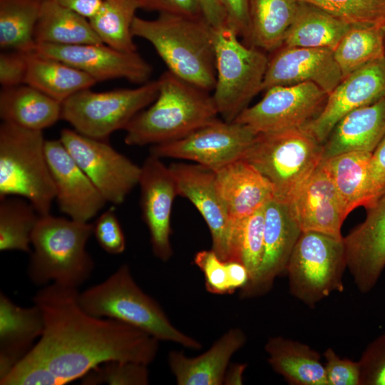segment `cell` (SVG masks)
Here are the masks:
<instances>
[{
    "mask_svg": "<svg viewBox=\"0 0 385 385\" xmlns=\"http://www.w3.org/2000/svg\"><path fill=\"white\" fill-rule=\"evenodd\" d=\"M366 210L364 222L343 237L346 268L362 294L373 289L385 269V190Z\"/></svg>",
    "mask_w": 385,
    "mask_h": 385,
    "instance_id": "obj_19",
    "label": "cell"
},
{
    "mask_svg": "<svg viewBox=\"0 0 385 385\" xmlns=\"http://www.w3.org/2000/svg\"><path fill=\"white\" fill-rule=\"evenodd\" d=\"M225 262L230 294L237 289H242L249 282V273L245 266L239 261L230 260Z\"/></svg>",
    "mask_w": 385,
    "mask_h": 385,
    "instance_id": "obj_51",
    "label": "cell"
},
{
    "mask_svg": "<svg viewBox=\"0 0 385 385\" xmlns=\"http://www.w3.org/2000/svg\"><path fill=\"white\" fill-rule=\"evenodd\" d=\"M77 288L53 282L33 297L43 316L44 330L28 353L46 365L61 385L81 379L111 360L149 365L159 340L135 327L88 314Z\"/></svg>",
    "mask_w": 385,
    "mask_h": 385,
    "instance_id": "obj_1",
    "label": "cell"
},
{
    "mask_svg": "<svg viewBox=\"0 0 385 385\" xmlns=\"http://www.w3.org/2000/svg\"><path fill=\"white\" fill-rule=\"evenodd\" d=\"M29 54L19 51H4L1 53L0 84L2 88L24 83Z\"/></svg>",
    "mask_w": 385,
    "mask_h": 385,
    "instance_id": "obj_46",
    "label": "cell"
},
{
    "mask_svg": "<svg viewBox=\"0 0 385 385\" xmlns=\"http://www.w3.org/2000/svg\"><path fill=\"white\" fill-rule=\"evenodd\" d=\"M327 385H360V367L358 361L340 358L329 347L324 352Z\"/></svg>",
    "mask_w": 385,
    "mask_h": 385,
    "instance_id": "obj_45",
    "label": "cell"
},
{
    "mask_svg": "<svg viewBox=\"0 0 385 385\" xmlns=\"http://www.w3.org/2000/svg\"><path fill=\"white\" fill-rule=\"evenodd\" d=\"M159 86L157 79L133 88L81 91L61 103V118L78 133L107 141L111 133L124 130L138 113L155 100Z\"/></svg>",
    "mask_w": 385,
    "mask_h": 385,
    "instance_id": "obj_10",
    "label": "cell"
},
{
    "mask_svg": "<svg viewBox=\"0 0 385 385\" xmlns=\"http://www.w3.org/2000/svg\"><path fill=\"white\" fill-rule=\"evenodd\" d=\"M289 205L302 232L343 238L341 230L347 215L322 162Z\"/></svg>",
    "mask_w": 385,
    "mask_h": 385,
    "instance_id": "obj_22",
    "label": "cell"
},
{
    "mask_svg": "<svg viewBox=\"0 0 385 385\" xmlns=\"http://www.w3.org/2000/svg\"><path fill=\"white\" fill-rule=\"evenodd\" d=\"M246 341L241 329L232 328L197 356L188 357L180 351H170L168 366L178 385H221L230 359Z\"/></svg>",
    "mask_w": 385,
    "mask_h": 385,
    "instance_id": "obj_23",
    "label": "cell"
},
{
    "mask_svg": "<svg viewBox=\"0 0 385 385\" xmlns=\"http://www.w3.org/2000/svg\"><path fill=\"white\" fill-rule=\"evenodd\" d=\"M61 6L70 9L88 20L100 10L103 0H54Z\"/></svg>",
    "mask_w": 385,
    "mask_h": 385,
    "instance_id": "obj_52",
    "label": "cell"
},
{
    "mask_svg": "<svg viewBox=\"0 0 385 385\" xmlns=\"http://www.w3.org/2000/svg\"><path fill=\"white\" fill-rule=\"evenodd\" d=\"M323 143L303 128L258 133L242 159L272 185L274 198L290 203L322 161Z\"/></svg>",
    "mask_w": 385,
    "mask_h": 385,
    "instance_id": "obj_6",
    "label": "cell"
},
{
    "mask_svg": "<svg viewBox=\"0 0 385 385\" xmlns=\"http://www.w3.org/2000/svg\"><path fill=\"white\" fill-rule=\"evenodd\" d=\"M264 228L265 206L247 217L232 220L230 260L245 266L249 282L256 277L262 260Z\"/></svg>",
    "mask_w": 385,
    "mask_h": 385,
    "instance_id": "obj_38",
    "label": "cell"
},
{
    "mask_svg": "<svg viewBox=\"0 0 385 385\" xmlns=\"http://www.w3.org/2000/svg\"><path fill=\"white\" fill-rule=\"evenodd\" d=\"M45 153L59 210L71 219L88 222L108 202L60 139L46 140Z\"/></svg>",
    "mask_w": 385,
    "mask_h": 385,
    "instance_id": "obj_20",
    "label": "cell"
},
{
    "mask_svg": "<svg viewBox=\"0 0 385 385\" xmlns=\"http://www.w3.org/2000/svg\"><path fill=\"white\" fill-rule=\"evenodd\" d=\"M256 135L245 125L217 119L182 138L151 145L150 154L190 160L215 172L242 159Z\"/></svg>",
    "mask_w": 385,
    "mask_h": 385,
    "instance_id": "obj_12",
    "label": "cell"
},
{
    "mask_svg": "<svg viewBox=\"0 0 385 385\" xmlns=\"http://www.w3.org/2000/svg\"><path fill=\"white\" fill-rule=\"evenodd\" d=\"M45 0H0V46L34 53V31Z\"/></svg>",
    "mask_w": 385,
    "mask_h": 385,
    "instance_id": "obj_34",
    "label": "cell"
},
{
    "mask_svg": "<svg viewBox=\"0 0 385 385\" xmlns=\"http://www.w3.org/2000/svg\"><path fill=\"white\" fill-rule=\"evenodd\" d=\"M302 232L288 203L273 197L265 204L262 260L256 277L240 289L241 297L266 294L275 279L286 274L291 254Z\"/></svg>",
    "mask_w": 385,
    "mask_h": 385,
    "instance_id": "obj_16",
    "label": "cell"
},
{
    "mask_svg": "<svg viewBox=\"0 0 385 385\" xmlns=\"http://www.w3.org/2000/svg\"><path fill=\"white\" fill-rule=\"evenodd\" d=\"M235 119L255 134L303 128L322 110L327 93L310 82L277 86Z\"/></svg>",
    "mask_w": 385,
    "mask_h": 385,
    "instance_id": "obj_13",
    "label": "cell"
},
{
    "mask_svg": "<svg viewBox=\"0 0 385 385\" xmlns=\"http://www.w3.org/2000/svg\"><path fill=\"white\" fill-rule=\"evenodd\" d=\"M148 365L111 360L103 362L88 372L81 379L83 385H147L149 383Z\"/></svg>",
    "mask_w": 385,
    "mask_h": 385,
    "instance_id": "obj_40",
    "label": "cell"
},
{
    "mask_svg": "<svg viewBox=\"0 0 385 385\" xmlns=\"http://www.w3.org/2000/svg\"><path fill=\"white\" fill-rule=\"evenodd\" d=\"M333 53L344 78L371 62L385 58L384 29L351 25Z\"/></svg>",
    "mask_w": 385,
    "mask_h": 385,
    "instance_id": "obj_35",
    "label": "cell"
},
{
    "mask_svg": "<svg viewBox=\"0 0 385 385\" xmlns=\"http://www.w3.org/2000/svg\"><path fill=\"white\" fill-rule=\"evenodd\" d=\"M139 8L192 18L203 17L198 0H136Z\"/></svg>",
    "mask_w": 385,
    "mask_h": 385,
    "instance_id": "obj_48",
    "label": "cell"
},
{
    "mask_svg": "<svg viewBox=\"0 0 385 385\" xmlns=\"http://www.w3.org/2000/svg\"><path fill=\"white\" fill-rule=\"evenodd\" d=\"M1 385H61L58 378L41 361L27 354L3 378Z\"/></svg>",
    "mask_w": 385,
    "mask_h": 385,
    "instance_id": "obj_41",
    "label": "cell"
},
{
    "mask_svg": "<svg viewBox=\"0 0 385 385\" xmlns=\"http://www.w3.org/2000/svg\"><path fill=\"white\" fill-rule=\"evenodd\" d=\"M343 78L332 50L281 46L269 59L262 91L310 82L328 95Z\"/></svg>",
    "mask_w": 385,
    "mask_h": 385,
    "instance_id": "obj_21",
    "label": "cell"
},
{
    "mask_svg": "<svg viewBox=\"0 0 385 385\" xmlns=\"http://www.w3.org/2000/svg\"><path fill=\"white\" fill-rule=\"evenodd\" d=\"M213 29L216 81L212 96L222 119L234 122L262 91L269 58L263 50L240 41L227 25Z\"/></svg>",
    "mask_w": 385,
    "mask_h": 385,
    "instance_id": "obj_8",
    "label": "cell"
},
{
    "mask_svg": "<svg viewBox=\"0 0 385 385\" xmlns=\"http://www.w3.org/2000/svg\"><path fill=\"white\" fill-rule=\"evenodd\" d=\"M0 117L4 122L43 131L61 118V103L27 84L2 88Z\"/></svg>",
    "mask_w": 385,
    "mask_h": 385,
    "instance_id": "obj_28",
    "label": "cell"
},
{
    "mask_svg": "<svg viewBox=\"0 0 385 385\" xmlns=\"http://www.w3.org/2000/svg\"><path fill=\"white\" fill-rule=\"evenodd\" d=\"M385 136V96L344 116L323 143L322 160L351 152L372 153Z\"/></svg>",
    "mask_w": 385,
    "mask_h": 385,
    "instance_id": "obj_26",
    "label": "cell"
},
{
    "mask_svg": "<svg viewBox=\"0 0 385 385\" xmlns=\"http://www.w3.org/2000/svg\"><path fill=\"white\" fill-rule=\"evenodd\" d=\"M43 330V316L37 305L19 307L1 292L0 379L31 350Z\"/></svg>",
    "mask_w": 385,
    "mask_h": 385,
    "instance_id": "obj_25",
    "label": "cell"
},
{
    "mask_svg": "<svg viewBox=\"0 0 385 385\" xmlns=\"http://www.w3.org/2000/svg\"><path fill=\"white\" fill-rule=\"evenodd\" d=\"M247 367L246 364H232L228 366L224 378L223 384L241 385L243 384V374Z\"/></svg>",
    "mask_w": 385,
    "mask_h": 385,
    "instance_id": "obj_53",
    "label": "cell"
},
{
    "mask_svg": "<svg viewBox=\"0 0 385 385\" xmlns=\"http://www.w3.org/2000/svg\"><path fill=\"white\" fill-rule=\"evenodd\" d=\"M41 130L4 122L0 125V200L26 199L40 216L50 213L56 188Z\"/></svg>",
    "mask_w": 385,
    "mask_h": 385,
    "instance_id": "obj_7",
    "label": "cell"
},
{
    "mask_svg": "<svg viewBox=\"0 0 385 385\" xmlns=\"http://www.w3.org/2000/svg\"><path fill=\"white\" fill-rule=\"evenodd\" d=\"M368 201L370 207L385 190V136L371 153L367 180Z\"/></svg>",
    "mask_w": 385,
    "mask_h": 385,
    "instance_id": "obj_47",
    "label": "cell"
},
{
    "mask_svg": "<svg viewBox=\"0 0 385 385\" xmlns=\"http://www.w3.org/2000/svg\"><path fill=\"white\" fill-rule=\"evenodd\" d=\"M384 33H385V29H384Z\"/></svg>",
    "mask_w": 385,
    "mask_h": 385,
    "instance_id": "obj_54",
    "label": "cell"
},
{
    "mask_svg": "<svg viewBox=\"0 0 385 385\" xmlns=\"http://www.w3.org/2000/svg\"><path fill=\"white\" fill-rule=\"evenodd\" d=\"M358 362L360 385H385V332L366 346Z\"/></svg>",
    "mask_w": 385,
    "mask_h": 385,
    "instance_id": "obj_42",
    "label": "cell"
},
{
    "mask_svg": "<svg viewBox=\"0 0 385 385\" xmlns=\"http://www.w3.org/2000/svg\"><path fill=\"white\" fill-rule=\"evenodd\" d=\"M0 200V250L31 253V235L40 215L24 197L9 196Z\"/></svg>",
    "mask_w": 385,
    "mask_h": 385,
    "instance_id": "obj_37",
    "label": "cell"
},
{
    "mask_svg": "<svg viewBox=\"0 0 385 385\" xmlns=\"http://www.w3.org/2000/svg\"><path fill=\"white\" fill-rule=\"evenodd\" d=\"M265 350L272 369L291 385H327L321 356L306 344L281 336L270 337Z\"/></svg>",
    "mask_w": 385,
    "mask_h": 385,
    "instance_id": "obj_27",
    "label": "cell"
},
{
    "mask_svg": "<svg viewBox=\"0 0 385 385\" xmlns=\"http://www.w3.org/2000/svg\"><path fill=\"white\" fill-rule=\"evenodd\" d=\"M36 43L81 45L103 43L89 20L54 0H45L37 21Z\"/></svg>",
    "mask_w": 385,
    "mask_h": 385,
    "instance_id": "obj_30",
    "label": "cell"
},
{
    "mask_svg": "<svg viewBox=\"0 0 385 385\" xmlns=\"http://www.w3.org/2000/svg\"><path fill=\"white\" fill-rule=\"evenodd\" d=\"M203 17L213 27L227 25L225 10L220 0H198Z\"/></svg>",
    "mask_w": 385,
    "mask_h": 385,
    "instance_id": "obj_50",
    "label": "cell"
},
{
    "mask_svg": "<svg viewBox=\"0 0 385 385\" xmlns=\"http://www.w3.org/2000/svg\"><path fill=\"white\" fill-rule=\"evenodd\" d=\"M178 195L189 200L205 221L212 250L224 262L231 259L232 220L215 186V172L198 164L172 163Z\"/></svg>",
    "mask_w": 385,
    "mask_h": 385,
    "instance_id": "obj_17",
    "label": "cell"
},
{
    "mask_svg": "<svg viewBox=\"0 0 385 385\" xmlns=\"http://www.w3.org/2000/svg\"><path fill=\"white\" fill-rule=\"evenodd\" d=\"M350 26L319 8L299 2L282 46L322 48L334 51Z\"/></svg>",
    "mask_w": 385,
    "mask_h": 385,
    "instance_id": "obj_31",
    "label": "cell"
},
{
    "mask_svg": "<svg viewBox=\"0 0 385 385\" xmlns=\"http://www.w3.org/2000/svg\"><path fill=\"white\" fill-rule=\"evenodd\" d=\"M346 259L343 238L302 232L286 274L290 294L310 308L334 292L344 291Z\"/></svg>",
    "mask_w": 385,
    "mask_h": 385,
    "instance_id": "obj_9",
    "label": "cell"
},
{
    "mask_svg": "<svg viewBox=\"0 0 385 385\" xmlns=\"http://www.w3.org/2000/svg\"><path fill=\"white\" fill-rule=\"evenodd\" d=\"M138 9L136 0H103L89 21L103 43L120 51L135 52L131 29Z\"/></svg>",
    "mask_w": 385,
    "mask_h": 385,
    "instance_id": "obj_36",
    "label": "cell"
},
{
    "mask_svg": "<svg viewBox=\"0 0 385 385\" xmlns=\"http://www.w3.org/2000/svg\"><path fill=\"white\" fill-rule=\"evenodd\" d=\"M319 8L349 25L385 29V0H298Z\"/></svg>",
    "mask_w": 385,
    "mask_h": 385,
    "instance_id": "obj_39",
    "label": "cell"
},
{
    "mask_svg": "<svg viewBox=\"0 0 385 385\" xmlns=\"http://www.w3.org/2000/svg\"><path fill=\"white\" fill-rule=\"evenodd\" d=\"M96 83L87 73L63 61L36 53L29 55L24 83L61 103Z\"/></svg>",
    "mask_w": 385,
    "mask_h": 385,
    "instance_id": "obj_29",
    "label": "cell"
},
{
    "mask_svg": "<svg viewBox=\"0 0 385 385\" xmlns=\"http://www.w3.org/2000/svg\"><path fill=\"white\" fill-rule=\"evenodd\" d=\"M158 79L160 86L155 100L124 129L125 144L153 145L176 140L218 119L209 91L168 70Z\"/></svg>",
    "mask_w": 385,
    "mask_h": 385,
    "instance_id": "obj_3",
    "label": "cell"
},
{
    "mask_svg": "<svg viewBox=\"0 0 385 385\" xmlns=\"http://www.w3.org/2000/svg\"><path fill=\"white\" fill-rule=\"evenodd\" d=\"M61 141L108 202L120 205L138 185L141 166L116 151L106 140L61 130Z\"/></svg>",
    "mask_w": 385,
    "mask_h": 385,
    "instance_id": "obj_11",
    "label": "cell"
},
{
    "mask_svg": "<svg viewBox=\"0 0 385 385\" xmlns=\"http://www.w3.org/2000/svg\"><path fill=\"white\" fill-rule=\"evenodd\" d=\"M93 234V223L41 216L31 235L34 251L28 275L36 285L53 282L78 288L91 275L94 262L86 245Z\"/></svg>",
    "mask_w": 385,
    "mask_h": 385,
    "instance_id": "obj_4",
    "label": "cell"
},
{
    "mask_svg": "<svg viewBox=\"0 0 385 385\" xmlns=\"http://www.w3.org/2000/svg\"><path fill=\"white\" fill-rule=\"evenodd\" d=\"M138 185L142 217L147 225L154 255L166 262L173 255L170 217L178 195L176 180L161 158L150 154L141 165Z\"/></svg>",
    "mask_w": 385,
    "mask_h": 385,
    "instance_id": "obj_15",
    "label": "cell"
},
{
    "mask_svg": "<svg viewBox=\"0 0 385 385\" xmlns=\"http://www.w3.org/2000/svg\"><path fill=\"white\" fill-rule=\"evenodd\" d=\"M215 181L231 220L251 215L274 197L271 183L243 159L215 171Z\"/></svg>",
    "mask_w": 385,
    "mask_h": 385,
    "instance_id": "obj_24",
    "label": "cell"
},
{
    "mask_svg": "<svg viewBox=\"0 0 385 385\" xmlns=\"http://www.w3.org/2000/svg\"><path fill=\"white\" fill-rule=\"evenodd\" d=\"M226 14L227 25L239 36L244 38L246 44L250 35L248 0H220Z\"/></svg>",
    "mask_w": 385,
    "mask_h": 385,
    "instance_id": "obj_49",
    "label": "cell"
},
{
    "mask_svg": "<svg viewBox=\"0 0 385 385\" xmlns=\"http://www.w3.org/2000/svg\"><path fill=\"white\" fill-rule=\"evenodd\" d=\"M132 34L148 41L168 71L207 91L216 81L214 29L204 17L160 13L148 20L135 16Z\"/></svg>",
    "mask_w": 385,
    "mask_h": 385,
    "instance_id": "obj_2",
    "label": "cell"
},
{
    "mask_svg": "<svg viewBox=\"0 0 385 385\" xmlns=\"http://www.w3.org/2000/svg\"><path fill=\"white\" fill-rule=\"evenodd\" d=\"M34 53L63 61L97 82L123 78L142 85L150 81L152 66L137 51L124 52L104 43L56 45L36 43Z\"/></svg>",
    "mask_w": 385,
    "mask_h": 385,
    "instance_id": "obj_14",
    "label": "cell"
},
{
    "mask_svg": "<svg viewBox=\"0 0 385 385\" xmlns=\"http://www.w3.org/2000/svg\"><path fill=\"white\" fill-rule=\"evenodd\" d=\"M78 302L91 315L124 322L159 341L194 350L202 347L200 342L171 323L160 304L137 284L126 264L101 283L79 292Z\"/></svg>",
    "mask_w": 385,
    "mask_h": 385,
    "instance_id": "obj_5",
    "label": "cell"
},
{
    "mask_svg": "<svg viewBox=\"0 0 385 385\" xmlns=\"http://www.w3.org/2000/svg\"><path fill=\"white\" fill-rule=\"evenodd\" d=\"M371 153L351 151L323 160L346 215L368 201V170Z\"/></svg>",
    "mask_w": 385,
    "mask_h": 385,
    "instance_id": "obj_33",
    "label": "cell"
},
{
    "mask_svg": "<svg viewBox=\"0 0 385 385\" xmlns=\"http://www.w3.org/2000/svg\"><path fill=\"white\" fill-rule=\"evenodd\" d=\"M299 4L298 0H248L247 45L267 51L281 47Z\"/></svg>",
    "mask_w": 385,
    "mask_h": 385,
    "instance_id": "obj_32",
    "label": "cell"
},
{
    "mask_svg": "<svg viewBox=\"0 0 385 385\" xmlns=\"http://www.w3.org/2000/svg\"><path fill=\"white\" fill-rule=\"evenodd\" d=\"M385 96V58L344 77L327 96L320 113L303 128L322 143L346 114Z\"/></svg>",
    "mask_w": 385,
    "mask_h": 385,
    "instance_id": "obj_18",
    "label": "cell"
},
{
    "mask_svg": "<svg viewBox=\"0 0 385 385\" xmlns=\"http://www.w3.org/2000/svg\"><path fill=\"white\" fill-rule=\"evenodd\" d=\"M93 225V235L104 251L111 255H118L124 252L125 235L113 208L103 212Z\"/></svg>",
    "mask_w": 385,
    "mask_h": 385,
    "instance_id": "obj_44",
    "label": "cell"
},
{
    "mask_svg": "<svg viewBox=\"0 0 385 385\" xmlns=\"http://www.w3.org/2000/svg\"><path fill=\"white\" fill-rule=\"evenodd\" d=\"M194 263L204 274L207 290L214 294H230L225 262L212 250H201Z\"/></svg>",
    "mask_w": 385,
    "mask_h": 385,
    "instance_id": "obj_43",
    "label": "cell"
}]
</instances>
